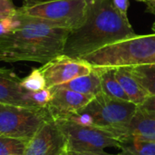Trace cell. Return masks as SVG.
Wrapping results in <instances>:
<instances>
[{
  "label": "cell",
  "mask_w": 155,
  "mask_h": 155,
  "mask_svg": "<svg viewBox=\"0 0 155 155\" xmlns=\"http://www.w3.org/2000/svg\"><path fill=\"white\" fill-rule=\"evenodd\" d=\"M39 69L45 76L46 88H53L90 74L93 66L82 59L63 54L44 64Z\"/></svg>",
  "instance_id": "8"
},
{
  "label": "cell",
  "mask_w": 155,
  "mask_h": 155,
  "mask_svg": "<svg viewBox=\"0 0 155 155\" xmlns=\"http://www.w3.org/2000/svg\"><path fill=\"white\" fill-rule=\"evenodd\" d=\"M23 1H25V2H27V1H30V0H23Z\"/></svg>",
  "instance_id": "30"
},
{
  "label": "cell",
  "mask_w": 155,
  "mask_h": 155,
  "mask_svg": "<svg viewBox=\"0 0 155 155\" xmlns=\"http://www.w3.org/2000/svg\"><path fill=\"white\" fill-rule=\"evenodd\" d=\"M17 8L12 0H0V18L15 15Z\"/></svg>",
  "instance_id": "23"
},
{
  "label": "cell",
  "mask_w": 155,
  "mask_h": 155,
  "mask_svg": "<svg viewBox=\"0 0 155 155\" xmlns=\"http://www.w3.org/2000/svg\"><path fill=\"white\" fill-rule=\"evenodd\" d=\"M147 5V11L155 15V1H143Z\"/></svg>",
  "instance_id": "26"
},
{
  "label": "cell",
  "mask_w": 155,
  "mask_h": 155,
  "mask_svg": "<svg viewBox=\"0 0 155 155\" xmlns=\"http://www.w3.org/2000/svg\"><path fill=\"white\" fill-rule=\"evenodd\" d=\"M66 151L65 137L52 119L27 142L24 155H64Z\"/></svg>",
  "instance_id": "9"
},
{
  "label": "cell",
  "mask_w": 155,
  "mask_h": 155,
  "mask_svg": "<svg viewBox=\"0 0 155 155\" xmlns=\"http://www.w3.org/2000/svg\"><path fill=\"white\" fill-rule=\"evenodd\" d=\"M31 97L38 107H46L51 100L52 91L50 88H45L37 92H32Z\"/></svg>",
  "instance_id": "20"
},
{
  "label": "cell",
  "mask_w": 155,
  "mask_h": 155,
  "mask_svg": "<svg viewBox=\"0 0 155 155\" xmlns=\"http://www.w3.org/2000/svg\"><path fill=\"white\" fill-rule=\"evenodd\" d=\"M55 87L71 90L79 94L91 95L94 97L103 93L99 74L94 67L90 74L76 77L65 84H60Z\"/></svg>",
  "instance_id": "14"
},
{
  "label": "cell",
  "mask_w": 155,
  "mask_h": 155,
  "mask_svg": "<svg viewBox=\"0 0 155 155\" xmlns=\"http://www.w3.org/2000/svg\"><path fill=\"white\" fill-rule=\"evenodd\" d=\"M28 140L0 134V155H24Z\"/></svg>",
  "instance_id": "18"
},
{
  "label": "cell",
  "mask_w": 155,
  "mask_h": 155,
  "mask_svg": "<svg viewBox=\"0 0 155 155\" xmlns=\"http://www.w3.org/2000/svg\"><path fill=\"white\" fill-rule=\"evenodd\" d=\"M80 155H124L122 153L119 154H110L105 153L104 151H98V152H84V153H80Z\"/></svg>",
  "instance_id": "25"
},
{
  "label": "cell",
  "mask_w": 155,
  "mask_h": 155,
  "mask_svg": "<svg viewBox=\"0 0 155 155\" xmlns=\"http://www.w3.org/2000/svg\"><path fill=\"white\" fill-rule=\"evenodd\" d=\"M136 35L128 17L123 16L112 0H90L85 23L70 32L64 54L80 58L104 46Z\"/></svg>",
  "instance_id": "2"
},
{
  "label": "cell",
  "mask_w": 155,
  "mask_h": 155,
  "mask_svg": "<svg viewBox=\"0 0 155 155\" xmlns=\"http://www.w3.org/2000/svg\"><path fill=\"white\" fill-rule=\"evenodd\" d=\"M18 26L0 35V61L45 64L63 54L70 30L53 27L42 20L16 13Z\"/></svg>",
  "instance_id": "1"
},
{
  "label": "cell",
  "mask_w": 155,
  "mask_h": 155,
  "mask_svg": "<svg viewBox=\"0 0 155 155\" xmlns=\"http://www.w3.org/2000/svg\"><path fill=\"white\" fill-rule=\"evenodd\" d=\"M21 79L13 72L0 69V104L38 107L31 97V93L21 86Z\"/></svg>",
  "instance_id": "11"
},
{
  "label": "cell",
  "mask_w": 155,
  "mask_h": 155,
  "mask_svg": "<svg viewBox=\"0 0 155 155\" xmlns=\"http://www.w3.org/2000/svg\"><path fill=\"white\" fill-rule=\"evenodd\" d=\"M138 110L146 116L155 118V95H149L142 104L138 106Z\"/></svg>",
  "instance_id": "21"
},
{
  "label": "cell",
  "mask_w": 155,
  "mask_h": 155,
  "mask_svg": "<svg viewBox=\"0 0 155 155\" xmlns=\"http://www.w3.org/2000/svg\"><path fill=\"white\" fill-rule=\"evenodd\" d=\"M64 134L67 151L74 153L104 151L107 147L120 149L121 142L113 134L91 125L80 124L70 120H54Z\"/></svg>",
  "instance_id": "7"
},
{
  "label": "cell",
  "mask_w": 155,
  "mask_h": 155,
  "mask_svg": "<svg viewBox=\"0 0 155 155\" xmlns=\"http://www.w3.org/2000/svg\"><path fill=\"white\" fill-rule=\"evenodd\" d=\"M82 59L93 67H122L155 64V33L134 35L104 46Z\"/></svg>",
  "instance_id": "4"
},
{
  "label": "cell",
  "mask_w": 155,
  "mask_h": 155,
  "mask_svg": "<svg viewBox=\"0 0 155 155\" xmlns=\"http://www.w3.org/2000/svg\"><path fill=\"white\" fill-rule=\"evenodd\" d=\"M153 33H155V22L153 25Z\"/></svg>",
  "instance_id": "28"
},
{
  "label": "cell",
  "mask_w": 155,
  "mask_h": 155,
  "mask_svg": "<svg viewBox=\"0 0 155 155\" xmlns=\"http://www.w3.org/2000/svg\"><path fill=\"white\" fill-rule=\"evenodd\" d=\"M137 109L138 106L132 102L111 98L101 93L79 112L63 120L105 130L122 143Z\"/></svg>",
  "instance_id": "3"
},
{
  "label": "cell",
  "mask_w": 155,
  "mask_h": 155,
  "mask_svg": "<svg viewBox=\"0 0 155 155\" xmlns=\"http://www.w3.org/2000/svg\"><path fill=\"white\" fill-rule=\"evenodd\" d=\"M17 26H18V21L15 15L0 18V35L13 31Z\"/></svg>",
  "instance_id": "22"
},
{
  "label": "cell",
  "mask_w": 155,
  "mask_h": 155,
  "mask_svg": "<svg viewBox=\"0 0 155 155\" xmlns=\"http://www.w3.org/2000/svg\"><path fill=\"white\" fill-rule=\"evenodd\" d=\"M52 97L47 104L54 120H63L76 114L85 105H87L94 96L79 94L71 90L59 87L50 88Z\"/></svg>",
  "instance_id": "10"
},
{
  "label": "cell",
  "mask_w": 155,
  "mask_h": 155,
  "mask_svg": "<svg viewBox=\"0 0 155 155\" xmlns=\"http://www.w3.org/2000/svg\"><path fill=\"white\" fill-rule=\"evenodd\" d=\"M64 155H80L77 153H74V152H71V151H66V153H64Z\"/></svg>",
  "instance_id": "27"
},
{
  "label": "cell",
  "mask_w": 155,
  "mask_h": 155,
  "mask_svg": "<svg viewBox=\"0 0 155 155\" xmlns=\"http://www.w3.org/2000/svg\"><path fill=\"white\" fill-rule=\"evenodd\" d=\"M126 140H138L155 143L154 117L146 116L137 109V112L128 126L124 141Z\"/></svg>",
  "instance_id": "12"
},
{
  "label": "cell",
  "mask_w": 155,
  "mask_h": 155,
  "mask_svg": "<svg viewBox=\"0 0 155 155\" xmlns=\"http://www.w3.org/2000/svg\"><path fill=\"white\" fill-rule=\"evenodd\" d=\"M114 8L124 17H127L130 0H112Z\"/></svg>",
  "instance_id": "24"
},
{
  "label": "cell",
  "mask_w": 155,
  "mask_h": 155,
  "mask_svg": "<svg viewBox=\"0 0 155 155\" xmlns=\"http://www.w3.org/2000/svg\"></svg>",
  "instance_id": "31"
},
{
  "label": "cell",
  "mask_w": 155,
  "mask_h": 155,
  "mask_svg": "<svg viewBox=\"0 0 155 155\" xmlns=\"http://www.w3.org/2000/svg\"><path fill=\"white\" fill-rule=\"evenodd\" d=\"M89 5L90 0H30L17 8V13L72 32L85 23Z\"/></svg>",
  "instance_id": "5"
},
{
  "label": "cell",
  "mask_w": 155,
  "mask_h": 155,
  "mask_svg": "<svg viewBox=\"0 0 155 155\" xmlns=\"http://www.w3.org/2000/svg\"><path fill=\"white\" fill-rule=\"evenodd\" d=\"M21 86L29 92H37L46 88V83L44 74L39 68H35L25 78L21 79Z\"/></svg>",
  "instance_id": "19"
},
{
  "label": "cell",
  "mask_w": 155,
  "mask_h": 155,
  "mask_svg": "<svg viewBox=\"0 0 155 155\" xmlns=\"http://www.w3.org/2000/svg\"><path fill=\"white\" fill-rule=\"evenodd\" d=\"M115 75L130 102L137 106L142 104L147 98L148 94L133 75L130 66H122L115 68Z\"/></svg>",
  "instance_id": "13"
},
{
  "label": "cell",
  "mask_w": 155,
  "mask_h": 155,
  "mask_svg": "<svg viewBox=\"0 0 155 155\" xmlns=\"http://www.w3.org/2000/svg\"><path fill=\"white\" fill-rule=\"evenodd\" d=\"M53 117L47 107L0 104V134L30 140Z\"/></svg>",
  "instance_id": "6"
},
{
  "label": "cell",
  "mask_w": 155,
  "mask_h": 155,
  "mask_svg": "<svg viewBox=\"0 0 155 155\" xmlns=\"http://www.w3.org/2000/svg\"><path fill=\"white\" fill-rule=\"evenodd\" d=\"M137 1H141V2H143V1H155V0H137Z\"/></svg>",
  "instance_id": "29"
},
{
  "label": "cell",
  "mask_w": 155,
  "mask_h": 155,
  "mask_svg": "<svg viewBox=\"0 0 155 155\" xmlns=\"http://www.w3.org/2000/svg\"><path fill=\"white\" fill-rule=\"evenodd\" d=\"M131 72L148 95H155V64L131 67Z\"/></svg>",
  "instance_id": "16"
},
{
  "label": "cell",
  "mask_w": 155,
  "mask_h": 155,
  "mask_svg": "<svg viewBox=\"0 0 155 155\" xmlns=\"http://www.w3.org/2000/svg\"><path fill=\"white\" fill-rule=\"evenodd\" d=\"M94 70L98 73L102 92L107 96L118 100L129 101L128 96L122 88L115 75V67H105V66H95Z\"/></svg>",
  "instance_id": "15"
},
{
  "label": "cell",
  "mask_w": 155,
  "mask_h": 155,
  "mask_svg": "<svg viewBox=\"0 0 155 155\" xmlns=\"http://www.w3.org/2000/svg\"><path fill=\"white\" fill-rule=\"evenodd\" d=\"M124 155H155V143L138 140H126L121 143Z\"/></svg>",
  "instance_id": "17"
}]
</instances>
